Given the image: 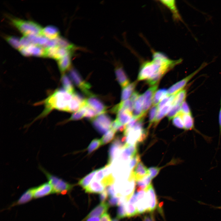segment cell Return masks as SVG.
Here are the masks:
<instances>
[{"label": "cell", "instance_id": "cell-34", "mask_svg": "<svg viewBox=\"0 0 221 221\" xmlns=\"http://www.w3.org/2000/svg\"><path fill=\"white\" fill-rule=\"evenodd\" d=\"M116 131L110 129L100 139L101 145H104L110 142L114 137Z\"/></svg>", "mask_w": 221, "mask_h": 221}, {"label": "cell", "instance_id": "cell-57", "mask_svg": "<svg viewBox=\"0 0 221 221\" xmlns=\"http://www.w3.org/2000/svg\"><path fill=\"white\" fill-rule=\"evenodd\" d=\"M142 180H143L147 187L151 184V182L152 179L149 175L147 176Z\"/></svg>", "mask_w": 221, "mask_h": 221}, {"label": "cell", "instance_id": "cell-54", "mask_svg": "<svg viewBox=\"0 0 221 221\" xmlns=\"http://www.w3.org/2000/svg\"><path fill=\"white\" fill-rule=\"evenodd\" d=\"M219 135L218 142V146L219 145L220 137L221 136V107L219 111Z\"/></svg>", "mask_w": 221, "mask_h": 221}, {"label": "cell", "instance_id": "cell-41", "mask_svg": "<svg viewBox=\"0 0 221 221\" xmlns=\"http://www.w3.org/2000/svg\"><path fill=\"white\" fill-rule=\"evenodd\" d=\"M85 107V117L91 120L97 116L98 114L93 109L87 106L86 103Z\"/></svg>", "mask_w": 221, "mask_h": 221}, {"label": "cell", "instance_id": "cell-42", "mask_svg": "<svg viewBox=\"0 0 221 221\" xmlns=\"http://www.w3.org/2000/svg\"><path fill=\"white\" fill-rule=\"evenodd\" d=\"M114 179L112 174L105 176L101 181V183L105 188L107 186L114 184Z\"/></svg>", "mask_w": 221, "mask_h": 221}, {"label": "cell", "instance_id": "cell-17", "mask_svg": "<svg viewBox=\"0 0 221 221\" xmlns=\"http://www.w3.org/2000/svg\"><path fill=\"white\" fill-rule=\"evenodd\" d=\"M145 191L148 192L150 196L149 206L148 212H152L154 211L157 205V196L153 185L151 184L148 186Z\"/></svg>", "mask_w": 221, "mask_h": 221}, {"label": "cell", "instance_id": "cell-7", "mask_svg": "<svg viewBox=\"0 0 221 221\" xmlns=\"http://www.w3.org/2000/svg\"><path fill=\"white\" fill-rule=\"evenodd\" d=\"M207 65V63H204L196 70L172 86L167 90L168 95L175 94L183 89L189 81Z\"/></svg>", "mask_w": 221, "mask_h": 221}, {"label": "cell", "instance_id": "cell-9", "mask_svg": "<svg viewBox=\"0 0 221 221\" xmlns=\"http://www.w3.org/2000/svg\"><path fill=\"white\" fill-rule=\"evenodd\" d=\"M86 103L89 107L100 114L105 113L107 107L103 103L93 94L86 99Z\"/></svg>", "mask_w": 221, "mask_h": 221}, {"label": "cell", "instance_id": "cell-14", "mask_svg": "<svg viewBox=\"0 0 221 221\" xmlns=\"http://www.w3.org/2000/svg\"><path fill=\"white\" fill-rule=\"evenodd\" d=\"M144 100L143 95L140 94L134 102L132 114L133 118L139 119L144 117L145 115L143 112Z\"/></svg>", "mask_w": 221, "mask_h": 221}, {"label": "cell", "instance_id": "cell-48", "mask_svg": "<svg viewBox=\"0 0 221 221\" xmlns=\"http://www.w3.org/2000/svg\"><path fill=\"white\" fill-rule=\"evenodd\" d=\"M103 169V167L98 169L94 180L98 182L101 181L104 178V174Z\"/></svg>", "mask_w": 221, "mask_h": 221}, {"label": "cell", "instance_id": "cell-12", "mask_svg": "<svg viewBox=\"0 0 221 221\" xmlns=\"http://www.w3.org/2000/svg\"><path fill=\"white\" fill-rule=\"evenodd\" d=\"M158 86V85L157 84L151 86L143 94L144 100L143 112L145 115L153 103L154 95Z\"/></svg>", "mask_w": 221, "mask_h": 221}, {"label": "cell", "instance_id": "cell-21", "mask_svg": "<svg viewBox=\"0 0 221 221\" xmlns=\"http://www.w3.org/2000/svg\"><path fill=\"white\" fill-rule=\"evenodd\" d=\"M159 1L170 10L174 20H178L181 19L175 0H159Z\"/></svg>", "mask_w": 221, "mask_h": 221}, {"label": "cell", "instance_id": "cell-36", "mask_svg": "<svg viewBox=\"0 0 221 221\" xmlns=\"http://www.w3.org/2000/svg\"><path fill=\"white\" fill-rule=\"evenodd\" d=\"M125 207L127 217H131L139 214L137 207L133 204L128 203Z\"/></svg>", "mask_w": 221, "mask_h": 221}, {"label": "cell", "instance_id": "cell-5", "mask_svg": "<svg viewBox=\"0 0 221 221\" xmlns=\"http://www.w3.org/2000/svg\"><path fill=\"white\" fill-rule=\"evenodd\" d=\"M91 120L94 128L101 134H105L110 129L112 122L110 117L105 113L98 115Z\"/></svg>", "mask_w": 221, "mask_h": 221}, {"label": "cell", "instance_id": "cell-53", "mask_svg": "<svg viewBox=\"0 0 221 221\" xmlns=\"http://www.w3.org/2000/svg\"><path fill=\"white\" fill-rule=\"evenodd\" d=\"M18 50L24 56H29L30 55L25 47L21 46Z\"/></svg>", "mask_w": 221, "mask_h": 221}, {"label": "cell", "instance_id": "cell-3", "mask_svg": "<svg viewBox=\"0 0 221 221\" xmlns=\"http://www.w3.org/2000/svg\"><path fill=\"white\" fill-rule=\"evenodd\" d=\"M39 168L46 177L48 182L51 185L53 194L65 195L69 193L74 185L66 181L59 177L51 173L41 165Z\"/></svg>", "mask_w": 221, "mask_h": 221}, {"label": "cell", "instance_id": "cell-20", "mask_svg": "<svg viewBox=\"0 0 221 221\" xmlns=\"http://www.w3.org/2000/svg\"><path fill=\"white\" fill-rule=\"evenodd\" d=\"M116 118L122 125H126L132 118V114L129 111L125 109H121L116 113Z\"/></svg>", "mask_w": 221, "mask_h": 221}, {"label": "cell", "instance_id": "cell-44", "mask_svg": "<svg viewBox=\"0 0 221 221\" xmlns=\"http://www.w3.org/2000/svg\"><path fill=\"white\" fill-rule=\"evenodd\" d=\"M120 201V196H117L110 197L108 201L109 206H118Z\"/></svg>", "mask_w": 221, "mask_h": 221}, {"label": "cell", "instance_id": "cell-6", "mask_svg": "<svg viewBox=\"0 0 221 221\" xmlns=\"http://www.w3.org/2000/svg\"><path fill=\"white\" fill-rule=\"evenodd\" d=\"M69 75L74 84L85 95L89 96L93 94L89 90L91 85L84 80L76 69L72 68L69 72Z\"/></svg>", "mask_w": 221, "mask_h": 221}, {"label": "cell", "instance_id": "cell-13", "mask_svg": "<svg viewBox=\"0 0 221 221\" xmlns=\"http://www.w3.org/2000/svg\"><path fill=\"white\" fill-rule=\"evenodd\" d=\"M114 72L116 79L122 87L124 88L130 84V80L122 66L120 64L116 65Z\"/></svg>", "mask_w": 221, "mask_h": 221}, {"label": "cell", "instance_id": "cell-51", "mask_svg": "<svg viewBox=\"0 0 221 221\" xmlns=\"http://www.w3.org/2000/svg\"><path fill=\"white\" fill-rule=\"evenodd\" d=\"M108 195L106 189L104 190L100 193L99 196V199L101 203L105 202V201L107 199Z\"/></svg>", "mask_w": 221, "mask_h": 221}, {"label": "cell", "instance_id": "cell-18", "mask_svg": "<svg viewBox=\"0 0 221 221\" xmlns=\"http://www.w3.org/2000/svg\"><path fill=\"white\" fill-rule=\"evenodd\" d=\"M72 55L68 54L57 60L59 69L61 72L64 73L71 67Z\"/></svg>", "mask_w": 221, "mask_h": 221}, {"label": "cell", "instance_id": "cell-58", "mask_svg": "<svg viewBox=\"0 0 221 221\" xmlns=\"http://www.w3.org/2000/svg\"><path fill=\"white\" fill-rule=\"evenodd\" d=\"M100 219L99 217H93L87 219L82 221H100Z\"/></svg>", "mask_w": 221, "mask_h": 221}, {"label": "cell", "instance_id": "cell-22", "mask_svg": "<svg viewBox=\"0 0 221 221\" xmlns=\"http://www.w3.org/2000/svg\"><path fill=\"white\" fill-rule=\"evenodd\" d=\"M105 188L101 182L94 180L84 189L87 193L98 194L102 192Z\"/></svg>", "mask_w": 221, "mask_h": 221}, {"label": "cell", "instance_id": "cell-2", "mask_svg": "<svg viewBox=\"0 0 221 221\" xmlns=\"http://www.w3.org/2000/svg\"><path fill=\"white\" fill-rule=\"evenodd\" d=\"M73 94L64 89H60L55 91L44 101L45 109L43 113L47 114L53 109L67 111L69 103Z\"/></svg>", "mask_w": 221, "mask_h": 221}, {"label": "cell", "instance_id": "cell-28", "mask_svg": "<svg viewBox=\"0 0 221 221\" xmlns=\"http://www.w3.org/2000/svg\"><path fill=\"white\" fill-rule=\"evenodd\" d=\"M98 169L93 170L87 175L81 179L78 182V184L84 189L89 185L95 176L97 172Z\"/></svg>", "mask_w": 221, "mask_h": 221}, {"label": "cell", "instance_id": "cell-4", "mask_svg": "<svg viewBox=\"0 0 221 221\" xmlns=\"http://www.w3.org/2000/svg\"><path fill=\"white\" fill-rule=\"evenodd\" d=\"M10 19L12 24L24 36L41 35L43 28L40 25L35 22L15 17H10Z\"/></svg>", "mask_w": 221, "mask_h": 221}, {"label": "cell", "instance_id": "cell-10", "mask_svg": "<svg viewBox=\"0 0 221 221\" xmlns=\"http://www.w3.org/2000/svg\"><path fill=\"white\" fill-rule=\"evenodd\" d=\"M34 187H31L25 191L16 201L12 203L6 208L10 209L12 207L26 204L34 199Z\"/></svg>", "mask_w": 221, "mask_h": 221}, {"label": "cell", "instance_id": "cell-32", "mask_svg": "<svg viewBox=\"0 0 221 221\" xmlns=\"http://www.w3.org/2000/svg\"><path fill=\"white\" fill-rule=\"evenodd\" d=\"M187 96V91L185 89H183L178 92L176 95L173 100V105H180L185 101Z\"/></svg>", "mask_w": 221, "mask_h": 221}, {"label": "cell", "instance_id": "cell-26", "mask_svg": "<svg viewBox=\"0 0 221 221\" xmlns=\"http://www.w3.org/2000/svg\"><path fill=\"white\" fill-rule=\"evenodd\" d=\"M173 105V103H169L158 111L153 122L154 127L156 126L162 119L169 112Z\"/></svg>", "mask_w": 221, "mask_h": 221}, {"label": "cell", "instance_id": "cell-39", "mask_svg": "<svg viewBox=\"0 0 221 221\" xmlns=\"http://www.w3.org/2000/svg\"><path fill=\"white\" fill-rule=\"evenodd\" d=\"M157 111H158V106H153L150 109L149 115L148 128H150L152 124L153 123Z\"/></svg>", "mask_w": 221, "mask_h": 221}, {"label": "cell", "instance_id": "cell-33", "mask_svg": "<svg viewBox=\"0 0 221 221\" xmlns=\"http://www.w3.org/2000/svg\"><path fill=\"white\" fill-rule=\"evenodd\" d=\"M85 104L79 110L74 113L67 121L78 120L84 117L86 112Z\"/></svg>", "mask_w": 221, "mask_h": 221}, {"label": "cell", "instance_id": "cell-1", "mask_svg": "<svg viewBox=\"0 0 221 221\" xmlns=\"http://www.w3.org/2000/svg\"><path fill=\"white\" fill-rule=\"evenodd\" d=\"M152 59L144 62L141 66L138 77V80L147 79L153 75L161 72L167 73L180 63L181 59L173 60L163 53L153 51Z\"/></svg>", "mask_w": 221, "mask_h": 221}, {"label": "cell", "instance_id": "cell-46", "mask_svg": "<svg viewBox=\"0 0 221 221\" xmlns=\"http://www.w3.org/2000/svg\"><path fill=\"white\" fill-rule=\"evenodd\" d=\"M180 112L183 114H192L189 106L185 101H184L181 105Z\"/></svg>", "mask_w": 221, "mask_h": 221}, {"label": "cell", "instance_id": "cell-23", "mask_svg": "<svg viewBox=\"0 0 221 221\" xmlns=\"http://www.w3.org/2000/svg\"><path fill=\"white\" fill-rule=\"evenodd\" d=\"M134 103L130 100L128 99L121 102L120 103L114 106L111 110V111L113 113H117L121 109L127 110L131 112L134 109Z\"/></svg>", "mask_w": 221, "mask_h": 221}, {"label": "cell", "instance_id": "cell-27", "mask_svg": "<svg viewBox=\"0 0 221 221\" xmlns=\"http://www.w3.org/2000/svg\"><path fill=\"white\" fill-rule=\"evenodd\" d=\"M61 81L64 88L66 91L71 94H73L75 92L74 86L67 75L63 74L62 76Z\"/></svg>", "mask_w": 221, "mask_h": 221}, {"label": "cell", "instance_id": "cell-19", "mask_svg": "<svg viewBox=\"0 0 221 221\" xmlns=\"http://www.w3.org/2000/svg\"><path fill=\"white\" fill-rule=\"evenodd\" d=\"M138 145L137 144H127L122 152L121 157L124 160L131 158L138 153Z\"/></svg>", "mask_w": 221, "mask_h": 221}, {"label": "cell", "instance_id": "cell-37", "mask_svg": "<svg viewBox=\"0 0 221 221\" xmlns=\"http://www.w3.org/2000/svg\"><path fill=\"white\" fill-rule=\"evenodd\" d=\"M181 105H175L173 106L169 111L168 113L167 117L169 120H171L174 118L180 111Z\"/></svg>", "mask_w": 221, "mask_h": 221}, {"label": "cell", "instance_id": "cell-59", "mask_svg": "<svg viewBox=\"0 0 221 221\" xmlns=\"http://www.w3.org/2000/svg\"><path fill=\"white\" fill-rule=\"evenodd\" d=\"M143 221H153L152 218L148 215H145L143 217Z\"/></svg>", "mask_w": 221, "mask_h": 221}, {"label": "cell", "instance_id": "cell-52", "mask_svg": "<svg viewBox=\"0 0 221 221\" xmlns=\"http://www.w3.org/2000/svg\"><path fill=\"white\" fill-rule=\"evenodd\" d=\"M145 192L144 190H142L134 194L136 198L138 201L143 198L145 195Z\"/></svg>", "mask_w": 221, "mask_h": 221}, {"label": "cell", "instance_id": "cell-43", "mask_svg": "<svg viewBox=\"0 0 221 221\" xmlns=\"http://www.w3.org/2000/svg\"><path fill=\"white\" fill-rule=\"evenodd\" d=\"M161 167H152L148 169L149 176L152 179L155 178L159 173Z\"/></svg>", "mask_w": 221, "mask_h": 221}, {"label": "cell", "instance_id": "cell-45", "mask_svg": "<svg viewBox=\"0 0 221 221\" xmlns=\"http://www.w3.org/2000/svg\"><path fill=\"white\" fill-rule=\"evenodd\" d=\"M131 159L130 167V168L132 169L141 161L140 155L138 153Z\"/></svg>", "mask_w": 221, "mask_h": 221}, {"label": "cell", "instance_id": "cell-16", "mask_svg": "<svg viewBox=\"0 0 221 221\" xmlns=\"http://www.w3.org/2000/svg\"><path fill=\"white\" fill-rule=\"evenodd\" d=\"M41 35L49 39H54L60 36V32L58 29L55 26L48 25L43 28Z\"/></svg>", "mask_w": 221, "mask_h": 221}, {"label": "cell", "instance_id": "cell-29", "mask_svg": "<svg viewBox=\"0 0 221 221\" xmlns=\"http://www.w3.org/2000/svg\"><path fill=\"white\" fill-rule=\"evenodd\" d=\"M168 95L167 91L165 89H161L156 91L154 95L153 101V106L157 105Z\"/></svg>", "mask_w": 221, "mask_h": 221}, {"label": "cell", "instance_id": "cell-8", "mask_svg": "<svg viewBox=\"0 0 221 221\" xmlns=\"http://www.w3.org/2000/svg\"><path fill=\"white\" fill-rule=\"evenodd\" d=\"M148 175H149L148 169L140 161L131 170L129 180L137 181L142 180Z\"/></svg>", "mask_w": 221, "mask_h": 221}, {"label": "cell", "instance_id": "cell-50", "mask_svg": "<svg viewBox=\"0 0 221 221\" xmlns=\"http://www.w3.org/2000/svg\"><path fill=\"white\" fill-rule=\"evenodd\" d=\"M20 43L21 46L27 47L32 44L26 36H24L20 39Z\"/></svg>", "mask_w": 221, "mask_h": 221}, {"label": "cell", "instance_id": "cell-61", "mask_svg": "<svg viewBox=\"0 0 221 221\" xmlns=\"http://www.w3.org/2000/svg\"></svg>", "mask_w": 221, "mask_h": 221}, {"label": "cell", "instance_id": "cell-35", "mask_svg": "<svg viewBox=\"0 0 221 221\" xmlns=\"http://www.w3.org/2000/svg\"><path fill=\"white\" fill-rule=\"evenodd\" d=\"M101 145L100 139L95 138L90 143L87 148L88 154H90L98 148Z\"/></svg>", "mask_w": 221, "mask_h": 221}, {"label": "cell", "instance_id": "cell-49", "mask_svg": "<svg viewBox=\"0 0 221 221\" xmlns=\"http://www.w3.org/2000/svg\"><path fill=\"white\" fill-rule=\"evenodd\" d=\"M113 184L108 185L106 187L105 189L107 191L108 196L110 197L115 196V192Z\"/></svg>", "mask_w": 221, "mask_h": 221}, {"label": "cell", "instance_id": "cell-11", "mask_svg": "<svg viewBox=\"0 0 221 221\" xmlns=\"http://www.w3.org/2000/svg\"><path fill=\"white\" fill-rule=\"evenodd\" d=\"M52 194H53V189L48 182L44 183L34 187L33 193L34 199L43 198Z\"/></svg>", "mask_w": 221, "mask_h": 221}, {"label": "cell", "instance_id": "cell-24", "mask_svg": "<svg viewBox=\"0 0 221 221\" xmlns=\"http://www.w3.org/2000/svg\"><path fill=\"white\" fill-rule=\"evenodd\" d=\"M26 48L30 55L45 57V48L42 46L31 44Z\"/></svg>", "mask_w": 221, "mask_h": 221}, {"label": "cell", "instance_id": "cell-30", "mask_svg": "<svg viewBox=\"0 0 221 221\" xmlns=\"http://www.w3.org/2000/svg\"><path fill=\"white\" fill-rule=\"evenodd\" d=\"M119 148L112 143L108 150V159L107 164L110 165L117 156Z\"/></svg>", "mask_w": 221, "mask_h": 221}, {"label": "cell", "instance_id": "cell-47", "mask_svg": "<svg viewBox=\"0 0 221 221\" xmlns=\"http://www.w3.org/2000/svg\"><path fill=\"white\" fill-rule=\"evenodd\" d=\"M147 187L142 180L136 181V187L138 192L142 190L145 191Z\"/></svg>", "mask_w": 221, "mask_h": 221}, {"label": "cell", "instance_id": "cell-15", "mask_svg": "<svg viewBox=\"0 0 221 221\" xmlns=\"http://www.w3.org/2000/svg\"><path fill=\"white\" fill-rule=\"evenodd\" d=\"M109 206L108 203H101L95 207L82 221L90 217L100 216L104 213H106Z\"/></svg>", "mask_w": 221, "mask_h": 221}, {"label": "cell", "instance_id": "cell-25", "mask_svg": "<svg viewBox=\"0 0 221 221\" xmlns=\"http://www.w3.org/2000/svg\"><path fill=\"white\" fill-rule=\"evenodd\" d=\"M137 82H134L130 83L126 86L123 88L121 94V102L127 100L131 95L136 86Z\"/></svg>", "mask_w": 221, "mask_h": 221}, {"label": "cell", "instance_id": "cell-60", "mask_svg": "<svg viewBox=\"0 0 221 221\" xmlns=\"http://www.w3.org/2000/svg\"><path fill=\"white\" fill-rule=\"evenodd\" d=\"M111 221H119V219L117 217L113 219Z\"/></svg>", "mask_w": 221, "mask_h": 221}, {"label": "cell", "instance_id": "cell-40", "mask_svg": "<svg viewBox=\"0 0 221 221\" xmlns=\"http://www.w3.org/2000/svg\"><path fill=\"white\" fill-rule=\"evenodd\" d=\"M126 217H127V215L125 206L123 202H122L118 206L117 210V218L119 219Z\"/></svg>", "mask_w": 221, "mask_h": 221}, {"label": "cell", "instance_id": "cell-38", "mask_svg": "<svg viewBox=\"0 0 221 221\" xmlns=\"http://www.w3.org/2000/svg\"><path fill=\"white\" fill-rule=\"evenodd\" d=\"M173 124L178 128L184 129V124L181 113L180 112L173 118L172 120Z\"/></svg>", "mask_w": 221, "mask_h": 221}, {"label": "cell", "instance_id": "cell-56", "mask_svg": "<svg viewBox=\"0 0 221 221\" xmlns=\"http://www.w3.org/2000/svg\"><path fill=\"white\" fill-rule=\"evenodd\" d=\"M140 94L137 91H134L131 95L130 100L134 103Z\"/></svg>", "mask_w": 221, "mask_h": 221}, {"label": "cell", "instance_id": "cell-31", "mask_svg": "<svg viewBox=\"0 0 221 221\" xmlns=\"http://www.w3.org/2000/svg\"><path fill=\"white\" fill-rule=\"evenodd\" d=\"M4 37L6 40L15 49L18 50L21 47L20 39L18 37L11 35L5 36Z\"/></svg>", "mask_w": 221, "mask_h": 221}, {"label": "cell", "instance_id": "cell-55", "mask_svg": "<svg viewBox=\"0 0 221 221\" xmlns=\"http://www.w3.org/2000/svg\"><path fill=\"white\" fill-rule=\"evenodd\" d=\"M100 221H111L110 215L106 212L104 213L102 215Z\"/></svg>", "mask_w": 221, "mask_h": 221}]
</instances>
